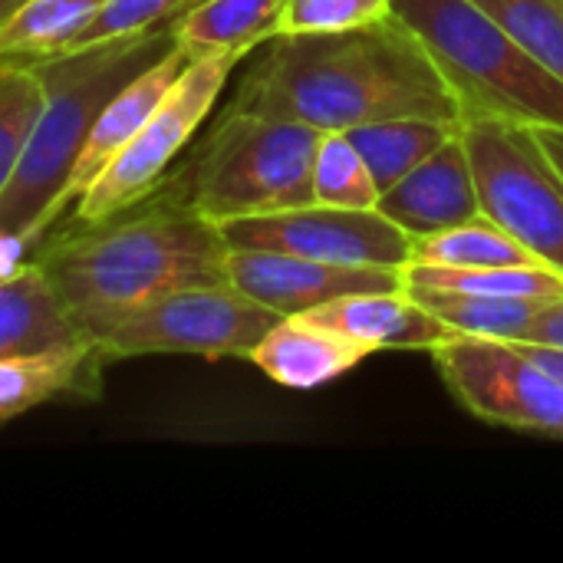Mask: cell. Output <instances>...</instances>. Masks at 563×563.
<instances>
[{
  "label": "cell",
  "instance_id": "cell-1",
  "mask_svg": "<svg viewBox=\"0 0 563 563\" xmlns=\"http://www.w3.org/2000/svg\"><path fill=\"white\" fill-rule=\"evenodd\" d=\"M264 46L228 106L317 132H350L399 115L459 122L426 43L393 10L350 30L280 33Z\"/></svg>",
  "mask_w": 563,
  "mask_h": 563
},
{
  "label": "cell",
  "instance_id": "cell-2",
  "mask_svg": "<svg viewBox=\"0 0 563 563\" xmlns=\"http://www.w3.org/2000/svg\"><path fill=\"white\" fill-rule=\"evenodd\" d=\"M33 261L92 340L112 317L148 300L228 284V241L185 201L175 178L125 211L73 228Z\"/></svg>",
  "mask_w": 563,
  "mask_h": 563
},
{
  "label": "cell",
  "instance_id": "cell-3",
  "mask_svg": "<svg viewBox=\"0 0 563 563\" xmlns=\"http://www.w3.org/2000/svg\"><path fill=\"white\" fill-rule=\"evenodd\" d=\"M175 46L178 43L165 23L135 36H115L82 49H63L33 59L43 79V109L23 158L7 191L0 195L3 241L20 247L40 244L49 221L66 205L76 158L106 102Z\"/></svg>",
  "mask_w": 563,
  "mask_h": 563
},
{
  "label": "cell",
  "instance_id": "cell-4",
  "mask_svg": "<svg viewBox=\"0 0 563 563\" xmlns=\"http://www.w3.org/2000/svg\"><path fill=\"white\" fill-rule=\"evenodd\" d=\"M439 66L462 119L563 129V79L472 0H393Z\"/></svg>",
  "mask_w": 563,
  "mask_h": 563
},
{
  "label": "cell",
  "instance_id": "cell-5",
  "mask_svg": "<svg viewBox=\"0 0 563 563\" xmlns=\"http://www.w3.org/2000/svg\"><path fill=\"white\" fill-rule=\"evenodd\" d=\"M317 129L228 106L175 185L214 224L313 205Z\"/></svg>",
  "mask_w": 563,
  "mask_h": 563
},
{
  "label": "cell",
  "instance_id": "cell-6",
  "mask_svg": "<svg viewBox=\"0 0 563 563\" xmlns=\"http://www.w3.org/2000/svg\"><path fill=\"white\" fill-rule=\"evenodd\" d=\"M459 132L485 218L563 274V175L538 129L505 119H462Z\"/></svg>",
  "mask_w": 563,
  "mask_h": 563
},
{
  "label": "cell",
  "instance_id": "cell-7",
  "mask_svg": "<svg viewBox=\"0 0 563 563\" xmlns=\"http://www.w3.org/2000/svg\"><path fill=\"white\" fill-rule=\"evenodd\" d=\"M280 313L254 303L231 284L188 287L112 317L96 343L109 360L201 356L247 360Z\"/></svg>",
  "mask_w": 563,
  "mask_h": 563
},
{
  "label": "cell",
  "instance_id": "cell-8",
  "mask_svg": "<svg viewBox=\"0 0 563 563\" xmlns=\"http://www.w3.org/2000/svg\"><path fill=\"white\" fill-rule=\"evenodd\" d=\"M238 63H241V56L188 59V66L168 86L162 102L152 109V115L135 132V139L79 195L76 221L79 224L102 221V218L142 201L145 195H152L168 178L172 162L181 155V148L195 139L201 122L211 115V109Z\"/></svg>",
  "mask_w": 563,
  "mask_h": 563
},
{
  "label": "cell",
  "instance_id": "cell-9",
  "mask_svg": "<svg viewBox=\"0 0 563 563\" xmlns=\"http://www.w3.org/2000/svg\"><path fill=\"white\" fill-rule=\"evenodd\" d=\"M432 360L468 416L515 432L563 439V379L521 343L455 333L432 350Z\"/></svg>",
  "mask_w": 563,
  "mask_h": 563
},
{
  "label": "cell",
  "instance_id": "cell-10",
  "mask_svg": "<svg viewBox=\"0 0 563 563\" xmlns=\"http://www.w3.org/2000/svg\"><path fill=\"white\" fill-rule=\"evenodd\" d=\"M228 247L280 251L327 264L399 267L412 261V238L393 224L379 208H333L303 205L290 211L234 218L218 224Z\"/></svg>",
  "mask_w": 563,
  "mask_h": 563
},
{
  "label": "cell",
  "instance_id": "cell-11",
  "mask_svg": "<svg viewBox=\"0 0 563 563\" xmlns=\"http://www.w3.org/2000/svg\"><path fill=\"white\" fill-rule=\"evenodd\" d=\"M228 284L280 317H300L353 294L406 290L399 267L327 264L251 247H228Z\"/></svg>",
  "mask_w": 563,
  "mask_h": 563
},
{
  "label": "cell",
  "instance_id": "cell-12",
  "mask_svg": "<svg viewBox=\"0 0 563 563\" xmlns=\"http://www.w3.org/2000/svg\"><path fill=\"white\" fill-rule=\"evenodd\" d=\"M376 208L412 241L482 218L485 211L478 201L475 172L462 132L452 135L442 148H435L426 162H419L393 188H386Z\"/></svg>",
  "mask_w": 563,
  "mask_h": 563
},
{
  "label": "cell",
  "instance_id": "cell-13",
  "mask_svg": "<svg viewBox=\"0 0 563 563\" xmlns=\"http://www.w3.org/2000/svg\"><path fill=\"white\" fill-rule=\"evenodd\" d=\"M92 343L36 261L0 277V360L69 353Z\"/></svg>",
  "mask_w": 563,
  "mask_h": 563
},
{
  "label": "cell",
  "instance_id": "cell-14",
  "mask_svg": "<svg viewBox=\"0 0 563 563\" xmlns=\"http://www.w3.org/2000/svg\"><path fill=\"white\" fill-rule=\"evenodd\" d=\"M317 323L343 333L346 340L360 343L366 353L379 350H422L432 353L445 340L455 336L429 307H422L406 290H376V294H353L330 300L310 310Z\"/></svg>",
  "mask_w": 563,
  "mask_h": 563
},
{
  "label": "cell",
  "instance_id": "cell-15",
  "mask_svg": "<svg viewBox=\"0 0 563 563\" xmlns=\"http://www.w3.org/2000/svg\"><path fill=\"white\" fill-rule=\"evenodd\" d=\"M369 353L346 340L343 333L317 323L313 317H280L264 340L251 350V363L287 389H317L350 369H356Z\"/></svg>",
  "mask_w": 563,
  "mask_h": 563
},
{
  "label": "cell",
  "instance_id": "cell-16",
  "mask_svg": "<svg viewBox=\"0 0 563 563\" xmlns=\"http://www.w3.org/2000/svg\"><path fill=\"white\" fill-rule=\"evenodd\" d=\"M188 66V56L175 46L168 56H162L158 63H152L148 69H142L135 79H129L99 112V119L92 122V132L76 158L73 178H69V191L66 201L82 195L92 178L135 139V132L142 129V122L152 115V109L162 102V96L168 92V86L178 79V73Z\"/></svg>",
  "mask_w": 563,
  "mask_h": 563
},
{
  "label": "cell",
  "instance_id": "cell-17",
  "mask_svg": "<svg viewBox=\"0 0 563 563\" xmlns=\"http://www.w3.org/2000/svg\"><path fill=\"white\" fill-rule=\"evenodd\" d=\"M287 0H201L168 20L178 49L188 59L247 56L280 36Z\"/></svg>",
  "mask_w": 563,
  "mask_h": 563
},
{
  "label": "cell",
  "instance_id": "cell-18",
  "mask_svg": "<svg viewBox=\"0 0 563 563\" xmlns=\"http://www.w3.org/2000/svg\"><path fill=\"white\" fill-rule=\"evenodd\" d=\"M106 363L109 356L99 343L69 353L0 360V422L53 399H99Z\"/></svg>",
  "mask_w": 563,
  "mask_h": 563
},
{
  "label": "cell",
  "instance_id": "cell-19",
  "mask_svg": "<svg viewBox=\"0 0 563 563\" xmlns=\"http://www.w3.org/2000/svg\"><path fill=\"white\" fill-rule=\"evenodd\" d=\"M462 122L426 119V115H399L369 125L350 129V142L360 148L379 195L406 178L419 162H426L435 148H442L452 135H459Z\"/></svg>",
  "mask_w": 563,
  "mask_h": 563
},
{
  "label": "cell",
  "instance_id": "cell-20",
  "mask_svg": "<svg viewBox=\"0 0 563 563\" xmlns=\"http://www.w3.org/2000/svg\"><path fill=\"white\" fill-rule=\"evenodd\" d=\"M422 307H429L445 327L462 336H485V340H508L521 343L528 336L531 320L541 313L544 300H515V297H482V294H459V290H435V287H406Z\"/></svg>",
  "mask_w": 563,
  "mask_h": 563
},
{
  "label": "cell",
  "instance_id": "cell-21",
  "mask_svg": "<svg viewBox=\"0 0 563 563\" xmlns=\"http://www.w3.org/2000/svg\"><path fill=\"white\" fill-rule=\"evenodd\" d=\"M406 287H435L482 297H515V300H561L563 274L548 264H521V267H432L409 264L402 271Z\"/></svg>",
  "mask_w": 563,
  "mask_h": 563
},
{
  "label": "cell",
  "instance_id": "cell-22",
  "mask_svg": "<svg viewBox=\"0 0 563 563\" xmlns=\"http://www.w3.org/2000/svg\"><path fill=\"white\" fill-rule=\"evenodd\" d=\"M409 264H432V267H521L541 264L518 238L498 228L492 218H475L439 234H426L412 241Z\"/></svg>",
  "mask_w": 563,
  "mask_h": 563
},
{
  "label": "cell",
  "instance_id": "cell-23",
  "mask_svg": "<svg viewBox=\"0 0 563 563\" xmlns=\"http://www.w3.org/2000/svg\"><path fill=\"white\" fill-rule=\"evenodd\" d=\"M106 0H26L0 23V59H36L59 53Z\"/></svg>",
  "mask_w": 563,
  "mask_h": 563
},
{
  "label": "cell",
  "instance_id": "cell-24",
  "mask_svg": "<svg viewBox=\"0 0 563 563\" xmlns=\"http://www.w3.org/2000/svg\"><path fill=\"white\" fill-rule=\"evenodd\" d=\"M40 109L43 79L33 59H0V195L23 158Z\"/></svg>",
  "mask_w": 563,
  "mask_h": 563
},
{
  "label": "cell",
  "instance_id": "cell-25",
  "mask_svg": "<svg viewBox=\"0 0 563 563\" xmlns=\"http://www.w3.org/2000/svg\"><path fill=\"white\" fill-rule=\"evenodd\" d=\"M313 201L333 208H376L379 188L346 132H323L313 158Z\"/></svg>",
  "mask_w": 563,
  "mask_h": 563
},
{
  "label": "cell",
  "instance_id": "cell-26",
  "mask_svg": "<svg viewBox=\"0 0 563 563\" xmlns=\"http://www.w3.org/2000/svg\"><path fill=\"white\" fill-rule=\"evenodd\" d=\"M563 79V0H472Z\"/></svg>",
  "mask_w": 563,
  "mask_h": 563
},
{
  "label": "cell",
  "instance_id": "cell-27",
  "mask_svg": "<svg viewBox=\"0 0 563 563\" xmlns=\"http://www.w3.org/2000/svg\"><path fill=\"white\" fill-rule=\"evenodd\" d=\"M185 0H106L86 26L73 33L63 49H82L92 43H106L115 36H135L155 26H165ZM59 49V53H63Z\"/></svg>",
  "mask_w": 563,
  "mask_h": 563
},
{
  "label": "cell",
  "instance_id": "cell-28",
  "mask_svg": "<svg viewBox=\"0 0 563 563\" xmlns=\"http://www.w3.org/2000/svg\"><path fill=\"white\" fill-rule=\"evenodd\" d=\"M393 10V0H287L280 33H327L373 23Z\"/></svg>",
  "mask_w": 563,
  "mask_h": 563
},
{
  "label": "cell",
  "instance_id": "cell-29",
  "mask_svg": "<svg viewBox=\"0 0 563 563\" xmlns=\"http://www.w3.org/2000/svg\"><path fill=\"white\" fill-rule=\"evenodd\" d=\"M521 343H541V346H561L563 350V297L541 307V313L531 320L528 336Z\"/></svg>",
  "mask_w": 563,
  "mask_h": 563
},
{
  "label": "cell",
  "instance_id": "cell-30",
  "mask_svg": "<svg viewBox=\"0 0 563 563\" xmlns=\"http://www.w3.org/2000/svg\"><path fill=\"white\" fill-rule=\"evenodd\" d=\"M541 366H548L554 376H561L563 379V350L561 346H541V343H521Z\"/></svg>",
  "mask_w": 563,
  "mask_h": 563
},
{
  "label": "cell",
  "instance_id": "cell-31",
  "mask_svg": "<svg viewBox=\"0 0 563 563\" xmlns=\"http://www.w3.org/2000/svg\"><path fill=\"white\" fill-rule=\"evenodd\" d=\"M541 135V145L548 148L551 162L558 165V172L563 175V129H538Z\"/></svg>",
  "mask_w": 563,
  "mask_h": 563
},
{
  "label": "cell",
  "instance_id": "cell-32",
  "mask_svg": "<svg viewBox=\"0 0 563 563\" xmlns=\"http://www.w3.org/2000/svg\"><path fill=\"white\" fill-rule=\"evenodd\" d=\"M20 251H23L20 244H13V241H3V238H0V277H3V274H10V271H16V267L23 264V261H20Z\"/></svg>",
  "mask_w": 563,
  "mask_h": 563
},
{
  "label": "cell",
  "instance_id": "cell-33",
  "mask_svg": "<svg viewBox=\"0 0 563 563\" xmlns=\"http://www.w3.org/2000/svg\"><path fill=\"white\" fill-rule=\"evenodd\" d=\"M26 0H0V23H7Z\"/></svg>",
  "mask_w": 563,
  "mask_h": 563
},
{
  "label": "cell",
  "instance_id": "cell-34",
  "mask_svg": "<svg viewBox=\"0 0 563 563\" xmlns=\"http://www.w3.org/2000/svg\"><path fill=\"white\" fill-rule=\"evenodd\" d=\"M195 3H201V0H185V3L178 7V13H181V10H188V7H195ZM178 13H175V16H178Z\"/></svg>",
  "mask_w": 563,
  "mask_h": 563
}]
</instances>
